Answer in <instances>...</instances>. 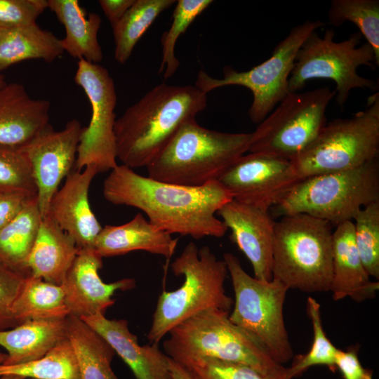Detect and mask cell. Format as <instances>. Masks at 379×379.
I'll list each match as a JSON object with an SVG mask.
<instances>
[{
    "label": "cell",
    "mask_w": 379,
    "mask_h": 379,
    "mask_svg": "<svg viewBox=\"0 0 379 379\" xmlns=\"http://www.w3.org/2000/svg\"><path fill=\"white\" fill-rule=\"evenodd\" d=\"M17 325L29 320L65 319L70 315L62 285L27 275L13 302Z\"/></svg>",
    "instance_id": "27"
},
{
    "label": "cell",
    "mask_w": 379,
    "mask_h": 379,
    "mask_svg": "<svg viewBox=\"0 0 379 379\" xmlns=\"http://www.w3.org/2000/svg\"><path fill=\"white\" fill-rule=\"evenodd\" d=\"M211 0H179L173 13V22L168 31L161 35L162 60L159 72L164 70V77H171L180 62L175 55L177 40L185 32L195 18L211 4Z\"/></svg>",
    "instance_id": "34"
},
{
    "label": "cell",
    "mask_w": 379,
    "mask_h": 379,
    "mask_svg": "<svg viewBox=\"0 0 379 379\" xmlns=\"http://www.w3.org/2000/svg\"><path fill=\"white\" fill-rule=\"evenodd\" d=\"M135 0H100L99 4L112 27L133 4Z\"/></svg>",
    "instance_id": "42"
},
{
    "label": "cell",
    "mask_w": 379,
    "mask_h": 379,
    "mask_svg": "<svg viewBox=\"0 0 379 379\" xmlns=\"http://www.w3.org/2000/svg\"><path fill=\"white\" fill-rule=\"evenodd\" d=\"M379 201V159L357 168L298 181L276 206L282 215L305 213L332 226L352 221L359 211Z\"/></svg>",
    "instance_id": "7"
},
{
    "label": "cell",
    "mask_w": 379,
    "mask_h": 379,
    "mask_svg": "<svg viewBox=\"0 0 379 379\" xmlns=\"http://www.w3.org/2000/svg\"><path fill=\"white\" fill-rule=\"evenodd\" d=\"M223 260L234 293L230 319L253 336L275 361L288 362L293 354L284 319L288 288L275 279L251 277L231 253H225Z\"/></svg>",
    "instance_id": "10"
},
{
    "label": "cell",
    "mask_w": 379,
    "mask_h": 379,
    "mask_svg": "<svg viewBox=\"0 0 379 379\" xmlns=\"http://www.w3.org/2000/svg\"><path fill=\"white\" fill-rule=\"evenodd\" d=\"M335 92L329 87L288 93L251 133L248 151L291 161L326 124Z\"/></svg>",
    "instance_id": "12"
},
{
    "label": "cell",
    "mask_w": 379,
    "mask_h": 379,
    "mask_svg": "<svg viewBox=\"0 0 379 379\" xmlns=\"http://www.w3.org/2000/svg\"><path fill=\"white\" fill-rule=\"evenodd\" d=\"M6 84L4 76L0 73V87L4 86Z\"/></svg>",
    "instance_id": "46"
},
{
    "label": "cell",
    "mask_w": 379,
    "mask_h": 379,
    "mask_svg": "<svg viewBox=\"0 0 379 379\" xmlns=\"http://www.w3.org/2000/svg\"><path fill=\"white\" fill-rule=\"evenodd\" d=\"M67 336V318L29 320L0 331V347L7 354L3 364H21L39 359Z\"/></svg>",
    "instance_id": "24"
},
{
    "label": "cell",
    "mask_w": 379,
    "mask_h": 379,
    "mask_svg": "<svg viewBox=\"0 0 379 379\" xmlns=\"http://www.w3.org/2000/svg\"><path fill=\"white\" fill-rule=\"evenodd\" d=\"M177 244L178 239L138 213L125 224L102 227L93 248L102 258L145 251L169 258L174 254Z\"/></svg>",
    "instance_id": "22"
},
{
    "label": "cell",
    "mask_w": 379,
    "mask_h": 379,
    "mask_svg": "<svg viewBox=\"0 0 379 379\" xmlns=\"http://www.w3.org/2000/svg\"><path fill=\"white\" fill-rule=\"evenodd\" d=\"M79 249L74 239L47 215L27 258V270L34 277L61 285Z\"/></svg>",
    "instance_id": "23"
},
{
    "label": "cell",
    "mask_w": 379,
    "mask_h": 379,
    "mask_svg": "<svg viewBox=\"0 0 379 379\" xmlns=\"http://www.w3.org/2000/svg\"><path fill=\"white\" fill-rule=\"evenodd\" d=\"M174 0H135L124 15L113 25L114 58L124 64L136 44L158 15L171 7Z\"/></svg>",
    "instance_id": "30"
},
{
    "label": "cell",
    "mask_w": 379,
    "mask_h": 379,
    "mask_svg": "<svg viewBox=\"0 0 379 379\" xmlns=\"http://www.w3.org/2000/svg\"><path fill=\"white\" fill-rule=\"evenodd\" d=\"M333 232L328 222L307 214L282 215L274 225L272 279L288 290L329 291Z\"/></svg>",
    "instance_id": "6"
},
{
    "label": "cell",
    "mask_w": 379,
    "mask_h": 379,
    "mask_svg": "<svg viewBox=\"0 0 379 379\" xmlns=\"http://www.w3.org/2000/svg\"><path fill=\"white\" fill-rule=\"evenodd\" d=\"M48 8L65 27V36L61 39L64 52L92 63L102 60L98 39L102 22L99 15L91 13L86 16L77 0H48Z\"/></svg>",
    "instance_id": "25"
},
{
    "label": "cell",
    "mask_w": 379,
    "mask_h": 379,
    "mask_svg": "<svg viewBox=\"0 0 379 379\" xmlns=\"http://www.w3.org/2000/svg\"><path fill=\"white\" fill-rule=\"evenodd\" d=\"M164 342L165 354L183 364L199 358L242 364L265 375H277L286 368L275 361L250 333L234 324L229 312L211 309L175 326Z\"/></svg>",
    "instance_id": "5"
},
{
    "label": "cell",
    "mask_w": 379,
    "mask_h": 379,
    "mask_svg": "<svg viewBox=\"0 0 379 379\" xmlns=\"http://www.w3.org/2000/svg\"><path fill=\"white\" fill-rule=\"evenodd\" d=\"M217 213L231 230V239L250 261L254 277L272 279V251L275 222L269 211L231 200Z\"/></svg>",
    "instance_id": "17"
},
{
    "label": "cell",
    "mask_w": 379,
    "mask_h": 379,
    "mask_svg": "<svg viewBox=\"0 0 379 379\" xmlns=\"http://www.w3.org/2000/svg\"><path fill=\"white\" fill-rule=\"evenodd\" d=\"M81 319L109 345L135 379H171L169 357L158 344L140 345L126 320L109 319L101 313Z\"/></svg>",
    "instance_id": "20"
},
{
    "label": "cell",
    "mask_w": 379,
    "mask_h": 379,
    "mask_svg": "<svg viewBox=\"0 0 379 379\" xmlns=\"http://www.w3.org/2000/svg\"><path fill=\"white\" fill-rule=\"evenodd\" d=\"M37 195L32 166L25 152L0 147V192Z\"/></svg>",
    "instance_id": "36"
},
{
    "label": "cell",
    "mask_w": 379,
    "mask_h": 379,
    "mask_svg": "<svg viewBox=\"0 0 379 379\" xmlns=\"http://www.w3.org/2000/svg\"><path fill=\"white\" fill-rule=\"evenodd\" d=\"M251 138V133L220 132L190 120L147 166L148 177L192 187L218 180L248 151Z\"/></svg>",
    "instance_id": "3"
},
{
    "label": "cell",
    "mask_w": 379,
    "mask_h": 379,
    "mask_svg": "<svg viewBox=\"0 0 379 379\" xmlns=\"http://www.w3.org/2000/svg\"><path fill=\"white\" fill-rule=\"evenodd\" d=\"M206 106L207 94L195 85L154 86L116 119L117 159L132 169L147 167L179 128Z\"/></svg>",
    "instance_id": "2"
},
{
    "label": "cell",
    "mask_w": 379,
    "mask_h": 379,
    "mask_svg": "<svg viewBox=\"0 0 379 379\" xmlns=\"http://www.w3.org/2000/svg\"><path fill=\"white\" fill-rule=\"evenodd\" d=\"M63 53L61 39L36 23L0 30V71L27 60L51 62Z\"/></svg>",
    "instance_id": "26"
},
{
    "label": "cell",
    "mask_w": 379,
    "mask_h": 379,
    "mask_svg": "<svg viewBox=\"0 0 379 379\" xmlns=\"http://www.w3.org/2000/svg\"><path fill=\"white\" fill-rule=\"evenodd\" d=\"M25 277L0 261V331L17 326L11 307Z\"/></svg>",
    "instance_id": "39"
},
{
    "label": "cell",
    "mask_w": 379,
    "mask_h": 379,
    "mask_svg": "<svg viewBox=\"0 0 379 379\" xmlns=\"http://www.w3.org/2000/svg\"><path fill=\"white\" fill-rule=\"evenodd\" d=\"M0 379H25L22 377L13 375H6L0 377Z\"/></svg>",
    "instance_id": "44"
},
{
    "label": "cell",
    "mask_w": 379,
    "mask_h": 379,
    "mask_svg": "<svg viewBox=\"0 0 379 379\" xmlns=\"http://www.w3.org/2000/svg\"><path fill=\"white\" fill-rule=\"evenodd\" d=\"M176 276H183L176 290L159 295L147 338L158 344L171 329L204 311L218 309L227 312L233 299L227 295L225 282L228 273L224 260H219L210 248H198L188 243L171 264Z\"/></svg>",
    "instance_id": "4"
},
{
    "label": "cell",
    "mask_w": 379,
    "mask_h": 379,
    "mask_svg": "<svg viewBox=\"0 0 379 379\" xmlns=\"http://www.w3.org/2000/svg\"><path fill=\"white\" fill-rule=\"evenodd\" d=\"M171 379H197L185 366L169 358Z\"/></svg>",
    "instance_id": "43"
},
{
    "label": "cell",
    "mask_w": 379,
    "mask_h": 379,
    "mask_svg": "<svg viewBox=\"0 0 379 379\" xmlns=\"http://www.w3.org/2000/svg\"><path fill=\"white\" fill-rule=\"evenodd\" d=\"M102 257L93 248H79L61 284L70 315L80 319L97 314H105L115 300L117 291H127L135 286L132 278H124L112 283L104 282L99 270Z\"/></svg>",
    "instance_id": "16"
},
{
    "label": "cell",
    "mask_w": 379,
    "mask_h": 379,
    "mask_svg": "<svg viewBox=\"0 0 379 379\" xmlns=\"http://www.w3.org/2000/svg\"><path fill=\"white\" fill-rule=\"evenodd\" d=\"M74 81L91 103V117L80 135L74 170L91 166L98 173L112 171L117 166L114 135L117 97L114 80L105 67L80 59Z\"/></svg>",
    "instance_id": "13"
},
{
    "label": "cell",
    "mask_w": 379,
    "mask_h": 379,
    "mask_svg": "<svg viewBox=\"0 0 379 379\" xmlns=\"http://www.w3.org/2000/svg\"><path fill=\"white\" fill-rule=\"evenodd\" d=\"M50 102L29 96L24 86L0 87V147L23 150L51 125Z\"/></svg>",
    "instance_id": "19"
},
{
    "label": "cell",
    "mask_w": 379,
    "mask_h": 379,
    "mask_svg": "<svg viewBox=\"0 0 379 379\" xmlns=\"http://www.w3.org/2000/svg\"><path fill=\"white\" fill-rule=\"evenodd\" d=\"M218 181L232 199L269 211L300 180L290 161L250 153L240 157Z\"/></svg>",
    "instance_id": "14"
},
{
    "label": "cell",
    "mask_w": 379,
    "mask_h": 379,
    "mask_svg": "<svg viewBox=\"0 0 379 379\" xmlns=\"http://www.w3.org/2000/svg\"><path fill=\"white\" fill-rule=\"evenodd\" d=\"M36 194L20 192H0V230L14 220Z\"/></svg>",
    "instance_id": "41"
},
{
    "label": "cell",
    "mask_w": 379,
    "mask_h": 379,
    "mask_svg": "<svg viewBox=\"0 0 379 379\" xmlns=\"http://www.w3.org/2000/svg\"><path fill=\"white\" fill-rule=\"evenodd\" d=\"M7 357L6 353L2 352L0 350V365L3 364Z\"/></svg>",
    "instance_id": "45"
},
{
    "label": "cell",
    "mask_w": 379,
    "mask_h": 379,
    "mask_svg": "<svg viewBox=\"0 0 379 379\" xmlns=\"http://www.w3.org/2000/svg\"><path fill=\"white\" fill-rule=\"evenodd\" d=\"M334 32L326 29L322 36L312 32L301 45L288 79L289 93L302 89L314 79H328L335 84V100L343 109L352 90L368 88L376 91L378 83L361 77L360 66H378L372 47L361 44V35L357 32L342 41H334Z\"/></svg>",
    "instance_id": "9"
},
{
    "label": "cell",
    "mask_w": 379,
    "mask_h": 379,
    "mask_svg": "<svg viewBox=\"0 0 379 379\" xmlns=\"http://www.w3.org/2000/svg\"><path fill=\"white\" fill-rule=\"evenodd\" d=\"M13 375L25 379H81L74 349L67 338L39 359L16 365H0V377Z\"/></svg>",
    "instance_id": "31"
},
{
    "label": "cell",
    "mask_w": 379,
    "mask_h": 379,
    "mask_svg": "<svg viewBox=\"0 0 379 379\" xmlns=\"http://www.w3.org/2000/svg\"><path fill=\"white\" fill-rule=\"evenodd\" d=\"M98 173L91 166L73 170L50 203L48 215L74 239L79 248H93L102 230L88 199L91 183Z\"/></svg>",
    "instance_id": "18"
},
{
    "label": "cell",
    "mask_w": 379,
    "mask_h": 379,
    "mask_svg": "<svg viewBox=\"0 0 379 379\" xmlns=\"http://www.w3.org/2000/svg\"><path fill=\"white\" fill-rule=\"evenodd\" d=\"M105 199L115 205L136 208L148 220L169 234L222 237L227 231L215 214L232 200L218 181L192 187L159 181L117 165L103 182Z\"/></svg>",
    "instance_id": "1"
},
{
    "label": "cell",
    "mask_w": 379,
    "mask_h": 379,
    "mask_svg": "<svg viewBox=\"0 0 379 379\" xmlns=\"http://www.w3.org/2000/svg\"><path fill=\"white\" fill-rule=\"evenodd\" d=\"M378 281L371 280L359 251L353 221L343 222L333 232L332 278L329 291L334 300L347 297L361 302L376 295Z\"/></svg>",
    "instance_id": "21"
},
{
    "label": "cell",
    "mask_w": 379,
    "mask_h": 379,
    "mask_svg": "<svg viewBox=\"0 0 379 379\" xmlns=\"http://www.w3.org/2000/svg\"><path fill=\"white\" fill-rule=\"evenodd\" d=\"M48 0H0V30L36 23Z\"/></svg>",
    "instance_id": "38"
},
{
    "label": "cell",
    "mask_w": 379,
    "mask_h": 379,
    "mask_svg": "<svg viewBox=\"0 0 379 379\" xmlns=\"http://www.w3.org/2000/svg\"><path fill=\"white\" fill-rule=\"evenodd\" d=\"M67 335L78 359L81 379H119L111 366L115 352L85 321L68 316Z\"/></svg>",
    "instance_id": "28"
},
{
    "label": "cell",
    "mask_w": 379,
    "mask_h": 379,
    "mask_svg": "<svg viewBox=\"0 0 379 379\" xmlns=\"http://www.w3.org/2000/svg\"><path fill=\"white\" fill-rule=\"evenodd\" d=\"M41 219L36 196L0 230V261L25 276L29 274L27 260Z\"/></svg>",
    "instance_id": "29"
},
{
    "label": "cell",
    "mask_w": 379,
    "mask_h": 379,
    "mask_svg": "<svg viewBox=\"0 0 379 379\" xmlns=\"http://www.w3.org/2000/svg\"><path fill=\"white\" fill-rule=\"evenodd\" d=\"M324 25L320 20H307L293 27L274 47L271 56L262 63L244 72L227 65L223 69L222 79L213 78L200 70L195 86L206 94L226 86L248 88L253 101L248 114L253 123L259 124L289 93L288 79L301 45L312 32Z\"/></svg>",
    "instance_id": "11"
},
{
    "label": "cell",
    "mask_w": 379,
    "mask_h": 379,
    "mask_svg": "<svg viewBox=\"0 0 379 379\" xmlns=\"http://www.w3.org/2000/svg\"><path fill=\"white\" fill-rule=\"evenodd\" d=\"M354 240L371 277L379 279V201L361 208L354 220Z\"/></svg>",
    "instance_id": "35"
},
{
    "label": "cell",
    "mask_w": 379,
    "mask_h": 379,
    "mask_svg": "<svg viewBox=\"0 0 379 379\" xmlns=\"http://www.w3.org/2000/svg\"><path fill=\"white\" fill-rule=\"evenodd\" d=\"M379 157V93L351 118L326 124L317 138L290 161L300 180L359 167Z\"/></svg>",
    "instance_id": "8"
},
{
    "label": "cell",
    "mask_w": 379,
    "mask_h": 379,
    "mask_svg": "<svg viewBox=\"0 0 379 379\" xmlns=\"http://www.w3.org/2000/svg\"><path fill=\"white\" fill-rule=\"evenodd\" d=\"M197 379H287L282 375H265L251 366L213 358H199L181 364Z\"/></svg>",
    "instance_id": "37"
},
{
    "label": "cell",
    "mask_w": 379,
    "mask_h": 379,
    "mask_svg": "<svg viewBox=\"0 0 379 379\" xmlns=\"http://www.w3.org/2000/svg\"><path fill=\"white\" fill-rule=\"evenodd\" d=\"M338 368L344 379H373V371L363 367L355 348L338 350L335 357Z\"/></svg>",
    "instance_id": "40"
},
{
    "label": "cell",
    "mask_w": 379,
    "mask_h": 379,
    "mask_svg": "<svg viewBox=\"0 0 379 379\" xmlns=\"http://www.w3.org/2000/svg\"><path fill=\"white\" fill-rule=\"evenodd\" d=\"M307 311L312 325V344L307 354L297 357L293 365L286 368L287 379L297 377L313 366H327L332 371L335 368V357L338 349L329 340L324 331L320 305L316 299L312 297L307 298Z\"/></svg>",
    "instance_id": "33"
},
{
    "label": "cell",
    "mask_w": 379,
    "mask_h": 379,
    "mask_svg": "<svg viewBox=\"0 0 379 379\" xmlns=\"http://www.w3.org/2000/svg\"><path fill=\"white\" fill-rule=\"evenodd\" d=\"M329 22L340 26L345 22L356 25L372 47L379 65V1L333 0L328 13Z\"/></svg>",
    "instance_id": "32"
},
{
    "label": "cell",
    "mask_w": 379,
    "mask_h": 379,
    "mask_svg": "<svg viewBox=\"0 0 379 379\" xmlns=\"http://www.w3.org/2000/svg\"><path fill=\"white\" fill-rule=\"evenodd\" d=\"M82 128L77 119L69 121L60 131L50 126L22 150L32 166L42 218L48 214L61 181L74 168Z\"/></svg>",
    "instance_id": "15"
}]
</instances>
